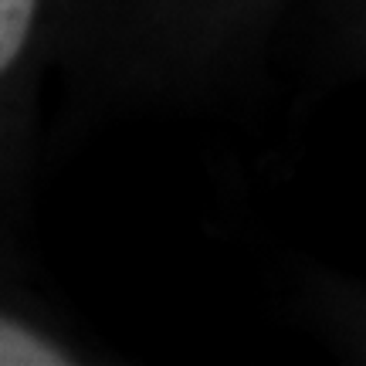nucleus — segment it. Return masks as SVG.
Segmentation results:
<instances>
[{
    "mask_svg": "<svg viewBox=\"0 0 366 366\" xmlns=\"http://www.w3.org/2000/svg\"><path fill=\"white\" fill-rule=\"evenodd\" d=\"M65 0H0V244L21 248L41 71Z\"/></svg>",
    "mask_w": 366,
    "mask_h": 366,
    "instance_id": "1",
    "label": "nucleus"
},
{
    "mask_svg": "<svg viewBox=\"0 0 366 366\" xmlns=\"http://www.w3.org/2000/svg\"><path fill=\"white\" fill-rule=\"evenodd\" d=\"M79 360V342L31 285L21 248L0 244V366H65Z\"/></svg>",
    "mask_w": 366,
    "mask_h": 366,
    "instance_id": "2",
    "label": "nucleus"
}]
</instances>
